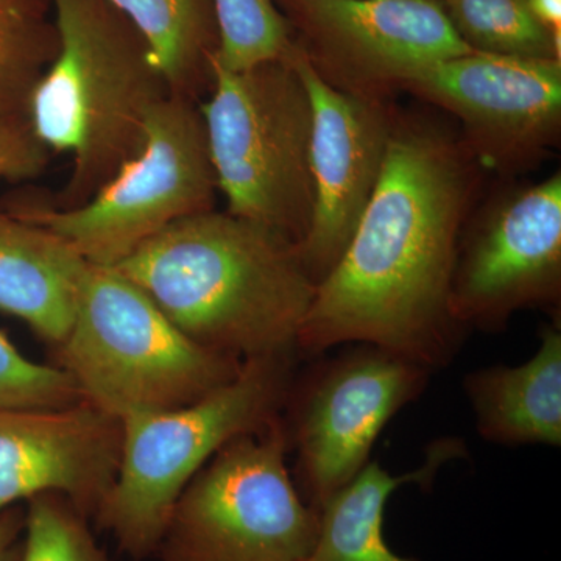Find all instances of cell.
<instances>
[{"mask_svg": "<svg viewBox=\"0 0 561 561\" xmlns=\"http://www.w3.org/2000/svg\"><path fill=\"white\" fill-rule=\"evenodd\" d=\"M142 33L173 94L197 99L210 87L219 47L213 0H110Z\"/></svg>", "mask_w": 561, "mask_h": 561, "instance_id": "18", "label": "cell"}, {"mask_svg": "<svg viewBox=\"0 0 561 561\" xmlns=\"http://www.w3.org/2000/svg\"><path fill=\"white\" fill-rule=\"evenodd\" d=\"M471 160L438 128L393 121L375 194L342 260L317 284L301 357L370 343L432 373L453 364L468 334L449 300L474 192Z\"/></svg>", "mask_w": 561, "mask_h": 561, "instance_id": "1", "label": "cell"}, {"mask_svg": "<svg viewBox=\"0 0 561 561\" xmlns=\"http://www.w3.org/2000/svg\"><path fill=\"white\" fill-rule=\"evenodd\" d=\"M332 350L297 371L283 412L297 457L295 485L319 512L370 463L383 427L419 400L432 376L430 368L370 343Z\"/></svg>", "mask_w": 561, "mask_h": 561, "instance_id": "9", "label": "cell"}, {"mask_svg": "<svg viewBox=\"0 0 561 561\" xmlns=\"http://www.w3.org/2000/svg\"><path fill=\"white\" fill-rule=\"evenodd\" d=\"M453 27L474 51L559 60L561 32L534 16L527 0H442Z\"/></svg>", "mask_w": 561, "mask_h": 561, "instance_id": "20", "label": "cell"}, {"mask_svg": "<svg viewBox=\"0 0 561 561\" xmlns=\"http://www.w3.org/2000/svg\"><path fill=\"white\" fill-rule=\"evenodd\" d=\"M122 423L87 401L0 409V512L44 493L94 519L119 468Z\"/></svg>", "mask_w": 561, "mask_h": 561, "instance_id": "14", "label": "cell"}, {"mask_svg": "<svg viewBox=\"0 0 561 561\" xmlns=\"http://www.w3.org/2000/svg\"><path fill=\"white\" fill-rule=\"evenodd\" d=\"M60 47L51 0H0V116L25 117Z\"/></svg>", "mask_w": 561, "mask_h": 561, "instance_id": "19", "label": "cell"}, {"mask_svg": "<svg viewBox=\"0 0 561 561\" xmlns=\"http://www.w3.org/2000/svg\"><path fill=\"white\" fill-rule=\"evenodd\" d=\"M465 330L504 331L516 312L561 302V175L513 190L465 224L451 279Z\"/></svg>", "mask_w": 561, "mask_h": 561, "instance_id": "10", "label": "cell"}, {"mask_svg": "<svg viewBox=\"0 0 561 561\" xmlns=\"http://www.w3.org/2000/svg\"><path fill=\"white\" fill-rule=\"evenodd\" d=\"M219 28L216 61L241 72L284 60L295 47L294 32L275 0H213Z\"/></svg>", "mask_w": 561, "mask_h": 561, "instance_id": "21", "label": "cell"}, {"mask_svg": "<svg viewBox=\"0 0 561 561\" xmlns=\"http://www.w3.org/2000/svg\"><path fill=\"white\" fill-rule=\"evenodd\" d=\"M57 57L28 103L27 121L49 150L72 157L50 201L68 210L91 201L139 153L147 117L173 94L142 33L110 0H51Z\"/></svg>", "mask_w": 561, "mask_h": 561, "instance_id": "3", "label": "cell"}, {"mask_svg": "<svg viewBox=\"0 0 561 561\" xmlns=\"http://www.w3.org/2000/svg\"><path fill=\"white\" fill-rule=\"evenodd\" d=\"M80 401L68 373L28 359L0 331V409H61Z\"/></svg>", "mask_w": 561, "mask_h": 561, "instance_id": "23", "label": "cell"}, {"mask_svg": "<svg viewBox=\"0 0 561 561\" xmlns=\"http://www.w3.org/2000/svg\"><path fill=\"white\" fill-rule=\"evenodd\" d=\"M90 262L49 228L0 208V312L57 348L72 328Z\"/></svg>", "mask_w": 561, "mask_h": 561, "instance_id": "15", "label": "cell"}, {"mask_svg": "<svg viewBox=\"0 0 561 561\" xmlns=\"http://www.w3.org/2000/svg\"><path fill=\"white\" fill-rule=\"evenodd\" d=\"M49 158V149L25 117L0 116V180L36 179L46 171Z\"/></svg>", "mask_w": 561, "mask_h": 561, "instance_id": "24", "label": "cell"}, {"mask_svg": "<svg viewBox=\"0 0 561 561\" xmlns=\"http://www.w3.org/2000/svg\"><path fill=\"white\" fill-rule=\"evenodd\" d=\"M290 61L312 105L313 213L298 251L317 286L342 260L375 194L394 119L382 99L351 94L321 79L297 43Z\"/></svg>", "mask_w": 561, "mask_h": 561, "instance_id": "13", "label": "cell"}, {"mask_svg": "<svg viewBox=\"0 0 561 561\" xmlns=\"http://www.w3.org/2000/svg\"><path fill=\"white\" fill-rule=\"evenodd\" d=\"M217 191L201 106L171 94L150 111L139 153L91 201L68 210L22 202L10 210L49 228L90 264L114 267L175 221L214 209Z\"/></svg>", "mask_w": 561, "mask_h": 561, "instance_id": "8", "label": "cell"}, {"mask_svg": "<svg viewBox=\"0 0 561 561\" xmlns=\"http://www.w3.org/2000/svg\"><path fill=\"white\" fill-rule=\"evenodd\" d=\"M398 90L453 113L465 149L490 171L534 168L561 128V61L470 51L421 70Z\"/></svg>", "mask_w": 561, "mask_h": 561, "instance_id": "12", "label": "cell"}, {"mask_svg": "<svg viewBox=\"0 0 561 561\" xmlns=\"http://www.w3.org/2000/svg\"><path fill=\"white\" fill-rule=\"evenodd\" d=\"M289 454L283 415L227 443L181 491L157 560H308L320 512L295 485Z\"/></svg>", "mask_w": 561, "mask_h": 561, "instance_id": "7", "label": "cell"}, {"mask_svg": "<svg viewBox=\"0 0 561 561\" xmlns=\"http://www.w3.org/2000/svg\"><path fill=\"white\" fill-rule=\"evenodd\" d=\"M21 561H111L90 529L87 516L57 493L25 502Z\"/></svg>", "mask_w": 561, "mask_h": 561, "instance_id": "22", "label": "cell"}, {"mask_svg": "<svg viewBox=\"0 0 561 561\" xmlns=\"http://www.w3.org/2000/svg\"><path fill=\"white\" fill-rule=\"evenodd\" d=\"M463 390L483 440L560 448V320L542 328L540 346L529 360L467 373Z\"/></svg>", "mask_w": 561, "mask_h": 561, "instance_id": "16", "label": "cell"}, {"mask_svg": "<svg viewBox=\"0 0 561 561\" xmlns=\"http://www.w3.org/2000/svg\"><path fill=\"white\" fill-rule=\"evenodd\" d=\"M54 350L83 401L119 420L190 405L231 382L243 364L192 342L138 284L92 264L72 328Z\"/></svg>", "mask_w": 561, "mask_h": 561, "instance_id": "5", "label": "cell"}, {"mask_svg": "<svg viewBox=\"0 0 561 561\" xmlns=\"http://www.w3.org/2000/svg\"><path fill=\"white\" fill-rule=\"evenodd\" d=\"M534 16L552 32H561V0H527Z\"/></svg>", "mask_w": 561, "mask_h": 561, "instance_id": "26", "label": "cell"}, {"mask_svg": "<svg viewBox=\"0 0 561 561\" xmlns=\"http://www.w3.org/2000/svg\"><path fill=\"white\" fill-rule=\"evenodd\" d=\"M201 113L227 213L300 247L313 213L312 105L290 55L241 72L213 57Z\"/></svg>", "mask_w": 561, "mask_h": 561, "instance_id": "6", "label": "cell"}, {"mask_svg": "<svg viewBox=\"0 0 561 561\" xmlns=\"http://www.w3.org/2000/svg\"><path fill=\"white\" fill-rule=\"evenodd\" d=\"M295 43L337 90L382 99L402 81L472 51L442 0H275Z\"/></svg>", "mask_w": 561, "mask_h": 561, "instance_id": "11", "label": "cell"}, {"mask_svg": "<svg viewBox=\"0 0 561 561\" xmlns=\"http://www.w3.org/2000/svg\"><path fill=\"white\" fill-rule=\"evenodd\" d=\"M25 507L13 505L0 512V561H21Z\"/></svg>", "mask_w": 561, "mask_h": 561, "instance_id": "25", "label": "cell"}, {"mask_svg": "<svg viewBox=\"0 0 561 561\" xmlns=\"http://www.w3.org/2000/svg\"><path fill=\"white\" fill-rule=\"evenodd\" d=\"M463 445L454 438L435 442L415 470L393 476L370 461L320 508L319 537L306 561H419L398 556L383 538V513L394 491L409 483L431 485L440 468L459 459Z\"/></svg>", "mask_w": 561, "mask_h": 561, "instance_id": "17", "label": "cell"}, {"mask_svg": "<svg viewBox=\"0 0 561 561\" xmlns=\"http://www.w3.org/2000/svg\"><path fill=\"white\" fill-rule=\"evenodd\" d=\"M300 359L298 350L251 357L231 382L202 400L121 420L119 468L94 516L99 529L133 560L154 557L191 479L227 443L283 415Z\"/></svg>", "mask_w": 561, "mask_h": 561, "instance_id": "4", "label": "cell"}, {"mask_svg": "<svg viewBox=\"0 0 561 561\" xmlns=\"http://www.w3.org/2000/svg\"><path fill=\"white\" fill-rule=\"evenodd\" d=\"M113 268L192 342L239 360L298 350L317 287L295 243L216 209L175 221Z\"/></svg>", "mask_w": 561, "mask_h": 561, "instance_id": "2", "label": "cell"}]
</instances>
